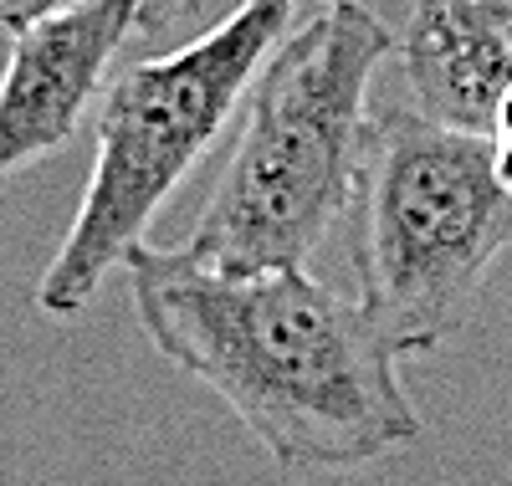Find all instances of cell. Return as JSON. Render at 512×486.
Wrapping results in <instances>:
<instances>
[{"mask_svg":"<svg viewBox=\"0 0 512 486\" xmlns=\"http://www.w3.org/2000/svg\"><path fill=\"white\" fill-rule=\"evenodd\" d=\"M123 272L149 343L216 389L282 471L344 476L420 440L405 359L354 297L308 267L216 272L185 246L139 241Z\"/></svg>","mask_w":512,"mask_h":486,"instance_id":"cell-1","label":"cell"},{"mask_svg":"<svg viewBox=\"0 0 512 486\" xmlns=\"http://www.w3.org/2000/svg\"><path fill=\"white\" fill-rule=\"evenodd\" d=\"M395 31L359 0L287 31L241 98V134L210 190L190 256L216 272L308 267L349 215L369 128V82Z\"/></svg>","mask_w":512,"mask_h":486,"instance_id":"cell-2","label":"cell"},{"mask_svg":"<svg viewBox=\"0 0 512 486\" xmlns=\"http://www.w3.org/2000/svg\"><path fill=\"white\" fill-rule=\"evenodd\" d=\"M292 26V0H241L185 47L134 62L98 98V159L72 226L36 282V313L72 323L93 307L103 277L149 241L200 154L226 134L246 87Z\"/></svg>","mask_w":512,"mask_h":486,"instance_id":"cell-3","label":"cell"},{"mask_svg":"<svg viewBox=\"0 0 512 486\" xmlns=\"http://www.w3.org/2000/svg\"><path fill=\"white\" fill-rule=\"evenodd\" d=\"M354 302L400 359H425L466 328L487 272L512 246V195L487 134L415 108L369 113L354 180Z\"/></svg>","mask_w":512,"mask_h":486,"instance_id":"cell-4","label":"cell"},{"mask_svg":"<svg viewBox=\"0 0 512 486\" xmlns=\"http://www.w3.org/2000/svg\"><path fill=\"white\" fill-rule=\"evenodd\" d=\"M128 36L134 0H93L16 31L11 62L0 72V185L77 134L108 93V67Z\"/></svg>","mask_w":512,"mask_h":486,"instance_id":"cell-5","label":"cell"},{"mask_svg":"<svg viewBox=\"0 0 512 486\" xmlns=\"http://www.w3.org/2000/svg\"><path fill=\"white\" fill-rule=\"evenodd\" d=\"M395 52L415 113L487 134L512 87V0H415Z\"/></svg>","mask_w":512,"mask_h":486,"instance_id":"cell-6","label":"cell"},{"mask_svg":"<svg viewBox=\"0 0 512 486\" xmlns=\"http://www.w3.org/2000/svg\"><path fill=\"white\" fill-rule=\"evenodd\" d=\"M205 11V0H134V31H175Z\"/></svg>","mask_w":512,"mask_h":486,"instance_id":"cell-7","label":"cell"},{"mask_svg":"<svg viewBox=\"0 0 512 486\" xmlns=\"http://www.w3.org/2000/svg\"><path fill=\"white\" fill-rule=\"evenodd\" d=\"M77 6H93V0H0V31H26L36 21L67 16Z\"/></svg>","mask_w":512,"mask_h":486,"instance_id":"cell-8","label":"cell"},{"mask_svg":"<svg viewBox=\"0 0 512 486\" xmlns=\"http://www.w3.org/2000/svg\"><path fill=\"white\" fill-rule=\"evenodd\" d=\"M487 144H492V169H497V185L512 195V87H507V98H502V103H497V113H492Z\"/></svg>","mask_w":512,"mask_h":486,"instance_id":"cell-9","label":"cell"},{"mask_svg":"<svg viewBox=\"0 0 512 486\" xmlns=\"http://www.w3.org/2000/svg\"><path fill=\"white\" fill-rule=\"evenodd\" d=\"M323 6H344V0H323Z\"/></svg>","mask_w":512,"mask_h":486,"instance_id":"cell-10","label":"cell"}]
</instances>
